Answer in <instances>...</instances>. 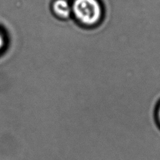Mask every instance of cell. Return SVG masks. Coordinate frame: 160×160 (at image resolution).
<instances>
[{
	"instance_id": "obj_1",
	"label": "cell",
	"mask_w": 160,
	"mask_h": 160,
	"mask_svg": "<svg viewBox=\"0 0 160 160\" xmlns=\"http://www.w3.org/2000/svg\"><path fill=\"white\" fill-rule=\"evenodd\" d=\"M72 18L82 26L93 27L101 22L103 7L100 0H72Z\"/></svg>"
},
{
	"instance_id": "obj_2",
	"label": "cell",
	"mask_w": 160,
	"mask_h": 160,
	"mask_svg": "<svg viewBox=\"0 0 160 160\" xmlns=\"http://www.w3.org/2000/svg\"><path fill=\"white\" fill-rule=\"evenodd\" d=\"M53 15L61 20H68L72 17V5L69 0H53L51 4Z\"/></svg>"
},
{
	"instance_id": "obj_3",
	"label": "cell",
	"mask_w": 160,
	"mask_h": 160,
	"mask_svg": "<svg viewBox=\"0 0 160 160\" xmlns=\"http://www.w3.org/2000/svg\"><path fill=\"white\" fill-rule=\"evenodd\" d=\"M156 118H157V121H158V124H159V127H160V103L158 105V108H157Z\"/></svg>"
},
{
	"instance_id": "obj_4",
	"label": "cell",
	"mask_w": 160,
	"mask_h": 160,
	"mask_svg": "<svg viewBox=\"0 0 160 160\" xmlns=\"http://www.w3.org/2000/svg\"><path fill=\"white\" fill-rule=\"evenodd\" d=\"M3 45H4V38H3L2 35L0 34V48H1Z\"/></svg>"
}]
</instances>
